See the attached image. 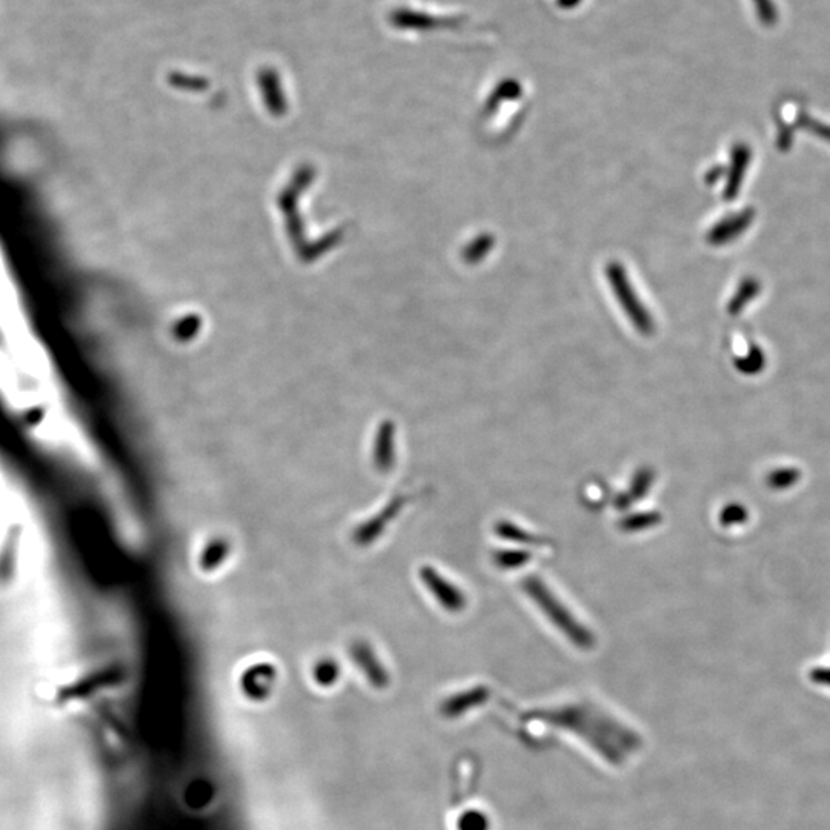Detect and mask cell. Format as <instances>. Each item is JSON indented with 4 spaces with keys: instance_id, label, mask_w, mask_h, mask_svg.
Returning a JSON list of instances; mask_svg holds the SVG:
<instances>
[{
    "instance_id": "1",
    "label": "cell",
    "mask_w": 830,
    "mask_h": 830,
    "mask_svg": "<svg viewBox=\"0 0 830 830\" xmlns=\"http://www.w3.org/2000/svg\"><path fill=\"white\" fill-rule=\"evenodd\" d=\"M521 589L540 608L543 614L548 616L549 622L552 623L566 639L576 644V648H593V633L578 622V618L568 609V606L551 591V588L546 586V583L543 582L540 576H526L521 582Z\"/></svg>"
},
{
    "instance_id": "4",
    "label": "cell",
    "mask_w": 830,
    "mask_h": 830,
    "mask_svg": "<svg viewBox=\"0 0 830 830\" xmlns=\"http://www.w3.org/2000/svg\"><path fill=\"white\" fill-rule=\"evenodd\" d=\"M394 428L392 424L384 423L377 435L375 447H374V463L382 471L386 472L392 468L394 464Z\"/></svg>"
},
{
    "instance_id": "6",
    "label": "cell",
    "mask_w": 830,
    "mask_h": 830,
    "mask_svg": "<svg viewBox=\"0 0 830 830\" xmlns=\"http://www.w3.org/2000/svg\"><path fill=\"white\" fill-rule=\"evenodd\" d=\"M403 503H405V498L397 497L394 502L391 503L388 508L383 509V512H382L377 519L371 520L369 525H367L365 529L362 528V531L359 532V536L362 538V542H369V540H373L374 536H377V534H379V532L383 529L384 525H386V521H390L391 519L396 517L397 512H399L401 506H403Z\"/></svg>"
},
{
    "instance_id": "3",
    "label": "cell",
    "mask_w": 830,
    "mask_h": 830,
    "mask_svg": "<svg viewBox=\"0 0 830 830\" xmlns=\"http://www.w3.org/2000/svg\"><path fill=\"white\" fill-rule=\"evenodd\" d=\"M654 471L649 468L640 469L635 472L631 481L629 491L618 496L616 500V506L618 509H627L633 506V503L640 502L641 498L649 492L650 486L654 483Z\"/></svg>"
},
{
    "instance_id": "5",
    "label": "cell",
    "mask_w": 830,
    "mask_h": 830,
    "mask_svg": "<svg viewBox=\"0 0 830 830\" xmlns=\"http://www.w3.org/2000/svg\"><path fill=\"white\" fill-rule=\"evenodd\" d=\"M494 531H496L497 536H500L503 540L520 543V544L532 546V544H542V543H544V540L540 538V536H536L534 534H531V532L525 531L523 528L514 525L512 521H506V520L497 521L496 526H494Z\"/></svg>"
},
{
    "instance_id": "7",
    "label": "cell",
    "mask_w": 830,
    "mask_h": 830,
    "mask_svg": "<svg viewBox=\"0 0 830 830\" xmlns=\"http://www.w3.org/2000/svg\"><path fill=\"white\" fill-rule=\"evenodd\" d=\"M531 560V552L525 549H508L494 553V563L500 569H519L528 565Z\"/></svg>"
},
{
    "instance_id": "8",
    "label": "cell",
    "mask_w": 830,
    "mask_h": 830,
    "mask_svg": "<svg viewBox=\"0 0 830 830\" xmlns=\"http://www.w3.org/2000/svg\"><path fill=\"white\" fill-rule=\"evenodd\" d=\"M660 514L657 512H640V514L627 515L620 521V529L625 532H639L649 529L660 521Z\"/></svg>"
},
{
    "instance_id": "2",
    "label": "cell",
    "mask_w": 830,
    "mask_h": 830,
    "mask_svg": "<svg viewBox=\"0 0 830 830\" xmlns=\"http://www.w3.org/2000/svg\"><path fill=\"white\" fill-rule=\"evenodd\" d=\"M420 580L423 582L426 589L430 591L431 595L434 597L435 601L449 612V614H460L466 609L468 606V597L462 589L455 586L454 583L449 582L447 578L441 576L440 572L435 571L431 566L420 568Z\"/></svg>"
}]
</instances>
